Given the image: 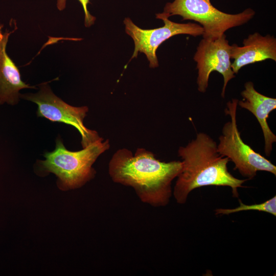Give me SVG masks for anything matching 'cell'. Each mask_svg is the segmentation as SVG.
<instances>
[{"label": "cell", "mask_w": 276, "mask_h": 276, "mask_svg": "<svg viewBox=\"0 0 276 276\" xmlns=\"http://www.w3.org/2000/svg\"><path fill=\"white\" fill-rule=\"evenodd\" d=\"M181 169V161L162 162L143 148L134 154L126 148L120 149L108 163V174L114 182L132 188L142 202L153 207L168 204L172 181Z\"/></svg>", "instance_id": "obj_1"}, {"label": "cell", "mask_w": 276, "mask_h": 276, "mask_svg": "<svg viewBox=\"0 0 276 276\" xmlns=\"http://www.w3.org/2000/svg\"><path fill=\"white\" fill-rule=\"evenodd\" d=\"M217 146L209 135L199 132L187 145L179 147L178 155L182 159V169L172 193L177 203L185 204L194 190L211 186L229 187L233 196L238 197V189L248 179L237 178L229 172L230 160L219 154Z\"/></svg>", "instance_id": "obj_2"}, {"label": "cell", "mask_w": 276, "mask_h": 276, "mask_svg": "<svg viewBox=\"0 0 276 276\" xmlns=\"http://www.w3.org/2000/svg\"><path fill=\"white\" fill-rule=\"evenodd\" d=\"M110 148L109 140L101 137L82 150L71 151L62 141L57 139L54 151L45 152L44 160L38 161L40 171L53 173L58 177V186L63 190L81 188L94 178L93 165L98 157Z\"/></svg>", "instance_id": "obj_3"}, {"label": "cell", "mask_w": 276, "mask_h": 276, "mask_svg": "<svg viewBox=\"0 0 276 276\" xmlns=\"http://www.w3.org/2000/svg\"><path fill=\"white\" fill-rule=\"evenodd\" d=\"M255 15V11L247 8L237 14H228L215 8L210 0H174L167 3L162 13L156 14V18H169L179 15L182 20H191L198 22L203 29V38L215 39L229 29L242 26Z\"/></svg>", "instance_id": "obj_4"}, {"label": "cell", "mask_w": 276, "mask_h": 276, "mask_svg": "<svg viewBox=\"0 0 276 276\" xmlns=\"http://www.w3.org/2000/svg\"><path fill=\"white\" fill-rule=\"evenodd\" d=\"M238 99L226 104L224 111L231 117L225 123L218 138L217 151L235 165V170L248 180L253 179L258 171H266L276 175V167L269 160L256 152L242 140L237 123Z\"/></svg>", "instance_id": "obj_5"}, {"label": "cell", "mask_w": 276, "mask_h": 276, "mask_svg": "<svg viewBox=\"0 0 276 276\" xmlns=\"http://www.w3.org/2000/svg\"><path fill=\"white\" fill-rule=\"evenodd\" d=\"M20 98L37 105L38 117L45 118L52 122L64 123L76 128L81 135L83 148L101 138L97 131L87 128L84 125L83 121L88 108L85 106L75 107L66 103L54 94L46 83L40 85L38 93L20 94Z\"/></svg>", "instance_id": "obj_6"}, {"label": "cell", "mask_w": 276, "mask_h": 276, "mask_svg": "<svg viewBox=\"0 0 276 276\" xmlns=\"http://www.w3.org/2000/svg\"><path fill=\"white\" fill-rule=\"evenodd\" d=\"M164 26L153 29H143L135 25L129 18H125L124 24L126 33L134 41V50L131 58L137 57L138 53H143L149 61V66H158L156 52L159 46L165 40L179 34H187L196 37L203 35V29L194 22L177 23L167 18L162 19Z\"/></svg>", "instance_id": "obj_7"}, {"label": "cell", "mask_w": 276, "mask_h": 276, "mask_svg": "<svg viewBox=\"0 0 276 276\" xmlns=\"http://www.w3.org/2000/svg\"><path fill=\"white\" fill-rule=\"evenodd\" d=\"M231 45L225 34L215 39L203 38L200 40L193 58L198 70L196 82L199 92L206 91L210 75L216 71L223 77L221 96L224 98L228 82L235 77L231 68Z\"/></svg>", "instance_id": "obj_8"}, {"label": "cell", "mask_w": 276, "mask_h": 276, "mask_svg": "<svg viewBox=\"0 0 276 276\" xmlns=\"http://www.w3.org/2000/svg\"><path fill=\"white\" fill-rule=\"evenodd\" d=\"M243 45H231V68L237 74L243 66L266 59L276 61V39L269 34L262 36L258 32L249 34L244 39Z\"/></svg>", "instance_id": "obj_9"}, {"label": "cell", "mask_w": 276, "mask_h": 276, "mask_svg": "<svg viewBox=\"0 0 276 276\" xmlns=\"http://www.w3.org/2000/svg\"><path fill=\"white\" fill-rule=\"evenodd\" d=\"M3 26L0 25V105L6 102L15 105L19 101V90L24 88H36L35 86L26 84L21 79L18 67L8 55L6 47L12 31H3Z\"/></svg>", "instance_id": "obj_10"}, {"label": "cell", "mask_w": 276, "mask_h": 276, "mask_svg": "<svg viewBox=\"0 0 276 276\" xmlns=\"http://www.w3.org/2000/svg\"><path fill=\"white\" fill-rule=\"evenodd\" d=\"M242 100H238V105L251 112L259 122L264 139V152L269 156L272 144L276 142V136L271 130L267 119L270 113L276 108L275 98L266 96L257 91L251 81L244 84V89L241 92Z\"/></svg>", "instance_id": "obj_11"}, {"label": "cell", "mask_w": 276, "mask_h": 276, "mask_svg": "<svg viewBox=\"0 0 276 276\" xmlns=\"http://www.w3.org/2000/svg\"><path fill=\"white\" fill-rule=\"evenodd\" d=\"M239 200V205L238 207L234 209H217L215 210V214L229 215L242 211H258L266 212L276 216L275 196L262 203L250 205L245 204L241 200Z\"/></svg>", "instance_id": "obj_12"}, {"label": "cell", "mask_w": 276, "mask_h": 276, "mask_svg": "<svg viewBox=\"0 0 276 276\" xmlns=\"http://www.w3.org/2000/svg\"><path fill=\"white\" fill-rule=\"evenodd\" d=\"M81 4L84 12V25L86 27L92 26L96 20V17L91 15L87 9V5L90 0H78ZM66 0H57V7L59 10H64L66 6Z\"/></svg>", "instance_id": "obj_13"}]
</instances>
